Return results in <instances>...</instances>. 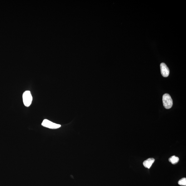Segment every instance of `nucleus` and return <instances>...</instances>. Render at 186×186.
Returning <instances> with one entry per match:
<instances>
[{
	"mask_svg": "<svg viewBox=\"0 0 186 186\" xmlns=\"http://www.w3.org/2000/svg\"><path fill=\"white\" fill-rule=\"evenodd\" d=\"M162 100L163 105L165 108L169 109L172 108L173 105V100L169 94H166L163 95Z\"/></svg>",
	"mask_w": 186,
	"mask_h": 186,
	"instance_id": "1",
	"label": "nucleus"
},
{
	"mask_svg": "<svg viewBox=\"0 0 186 186\" xmlns=\"http://www.w3.org/2000/svg\"><path fill=\"white\" fill-rule=\"evenodd\" d=\"M22 99L25 106L27 107L30 106L32 100V97L31 92L29 91H25L22 95Z\"/></svg>",
	"mask_w": 186,
	"mask_h": 186,
	"instance_id": "2",
	"label": "nucleus"
},
{
	"mask_svg": "<svg viewBox=\"0 0 186 186\" xmlns=\"http://www.w3.org/2000/svg\"><path fill=\"white\" fill-rule=\"evenodd\" d=\"M42 125L43 126L51 129H58L61 126L60 125L55 124L47 119L44 120Z\"/></svg>",
	"mask_w": 186,
	"mask_h": 186,
	"instance_id": "3",
	"label": "nucleus"
},
{
	"mask_svg": "<svg viewBox=\"0 0 186 186\" xmlns=\"http://www.w3.org/2000/svg\"><path fill=\"white\" fill-rule=\"evenodd\" d=\"M161 73L162 76L164 77H167L169 76L170 70L166 65L162 63L160 65Z\"/></svg>",
	"mask_w": 186,
	"mask_h": 186,
	"instance_id": "4",
	"label": "nucleus"
},
{
	"mask_svg": "<svg viewBox=\"0 0 186 186\" xmlns=\"http://www.w3.org/2000/svg\"><path fill=\"white\" fill-rule=\"evenodd\" d=\"M155 159L154 158H149V159L144 161L143 162V165L145 168L150 169Z\"/></svg>",
	"mask_w": 186,
	"mask_h": 186,
	"instance_id": "5",
	"label": "nucleus"
},
{
	"mask_svg": "<svg viewBox=\"0 0 186 186\" xmlns=\"http://www.w3.org/2000/svg\"><path fill=\"white\" fill-rule=\"evenodd\" d=\"M169 161L173 164H177L179 161V158L175 156V155L171 157L169 159Z\"/></svg>",
	"mask_w": 186,
	"mask_h": 186,
	"instance_id": "6",
	"label": "nucleus"
},
{
	"mask_svg": "<svg viewBox=\"0 0 186 186\" xmlns=\"http://www.w3.org/2000/svg\"><path fill=\"white\" fill-rule=\"evenodd\" d=\"M178 184L182 186H186V178H183L178 181Z\"/></svg>",
	"mask_w": 186,
	"mask_h": 186,
	"instance_id": "7",
	"label": "nucleus"
}]
</instances>
